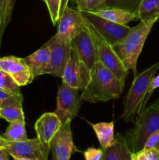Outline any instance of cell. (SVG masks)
Returning <instances> with one entry per match:
<instances>
[{
    "instance_id": "obj_12",
    "label": "cell",
    "mask_w": 159,
    "mask_h": 160,
    "mask_svg": "<svg viewBox=\"0 0 159 160\" xmlns=\"http://www.w3.org/2000/svg\"><path fill=\"white\" fill-rule=\"evenodd\" d=\"M47 44L50 48V61L46 74L62 78L70 57L71 45L59 40L53 36Z\"/></svg>"
},
{
    "instance_id": "obj_29",
    "label": "cell",
    "mask_w": 159,
    "mask_h": 160,
    "mask_svg": "<svg viewBox=\"0 0 159 160\" xmlns=\"http://www.w3.org/2000/svg\"><path fill=\"white\" fill-rule=\"evenodd\" d=\"M132 160H159V151L154 148L140 150L137 152L132 153Z\"/></svg>"
},
{
    "instance_id": "obj_33",
    "label": "cell",
    "mask_w": 159,
    "mask_h": 160,
    "mask_svg": "<svg viewBox=\"0 0 159 160\" xmlns=\"http://www.w3.org/2000/svg\"><path fill=\"white\" fill-rule=\"evenodd\" d=\"M15 2H16V0H9V10H8V23H9V22H10L11 18H12V9H13Z\"/></svg>"
},
{
    "instance_id": "obj_9",
    "label": "cell",
    "mask_w": 159,
    "mask_h": 160,
    "mask_svg": "<svg viewBox=\"0 0 159 160\" xmlns=\"http://www.w3.org/2000/svg\"><path fill=\"white\" fill-rule=\"evenodd\" d=\"M5 149L9 156L34 160H48L49 146L44 145L37 138L18 142H8Z\"/></svg>"
},
{
    "instance_id": "obj_31",
    "label": "cell",
    "mask_w": 159,
    "mask_h": 160,
    "mask_svg": "<svg viewBox=\"0 0 159 160\" xmlns=\"http://www.w3.org/2000/svg\"><path fill=\"white\" fill-rule=\"evenodd\" d=\"M102 155V148H89L84 152L85 160H101Z\"/></svg>"
},
{
    "instance_id": "obj_10",
    "label": "cell",
    "mask_w": 159,
    "mask_h": 160,
    "mask_svg": "<svg viewBox=\"0 0 159 160\" xmlns=\"http://www.w3.org/2000/svg\"><path fill=\"white\" fill-rule=\"evenodd\" d=\"M71 120L62 123L49 143L53 160H70L76 151L71 131Z\"/></svg>"
},
{
    "instance_id": "obj_25",
    "label": "cell",
    "mask_w": 159,
    "mask_h": 160,
    "mask_svg": "<svg viewBox=\"0 0 159 160\" xmlns=\"http://www.w3.org/2000/svg\"><path fill=\"white\" fill-rule=\"evenodd\" d=\"M20 88L8 73L0 70V88L20 97H23Z\"/></svg>"
},
{
    "instance_id": "obj_8",
    "label": "cell",
    "mask_w": 159,
    "mask_h": 160,
    "mask_svg": "<svg viewBox=\"0 0 159 160\" xmlns=\"http://www.w3.org/2000/svg\"><path fill=\"white\" fill-rule=\"evenodd\" d=\"M82 102L78 89L62 83L58 90L57 106L54 112L62 123L68 120L72 121L77 116Z\"/></svg>"
},
{
    "instance_id": "obj_16",
    "label": "cell",
    "mask_w": 159,
    "mask_h": 160,
    "mask_svg": "<svg viewBox=\"0 0 159 160\" xmlns=\"http://www.w3.org/2000/svg\"><path fill=\"white\" fill-rule=\"evenodd\" d=\"M62 83L67 86L78 90H83L82 81L80 72V64L76 53L71 48L70 57L62 77Z\"/></svg>"
},
{
    "instance_id": "obj_30",
    "label": "cell",
    "mask_w": 159,
    "mask_h": 160,
    "mask_svg": "<svg viewBox=\"0 0 159 160\" xmlns=\"http://www.w3.org/2000/svg\"><path fill=\"white\" fill-rule=\"evenodd\" d=\"M143 148H154V149L159 151V130L153 133L152 134L148 137L147 139Z\"/></svg>"
},
{
    "instance_id": "obj_36",
    "label": "cell",
    "mask_w": 159,
    "mask_h": 160,
    "mask_svg": "<svg viewBox=\"0 0 159 160\" xmlns=\"http://www.w3.org/2000/svg\"><path fill=\"white\" fill-rule=\"evenodd\" d=\"M8 143V141H6L4 138L2 137V135L0 134V148H5L6 145Z\"/></svg>"
},
{
    "instance_id": "obj_32",
    "label": "cell",
    "mask_w": 159,
    "mask_h": 160,
    "mask_svg": "<svg viewBox=\"0 0 159 160\" xmlns=\"http://www.w3.org/2000/svg\"><path fill=\"white\" fill-rule=\"evenodd\" d=\"M159 88V75H157V77L153 78L151 80V83L149 84V87H148L147 89V95H146V98H145V102L147 103L148 100H149L150 97L152 95L153 92H154L155 89L158 88Z\"/></svg>"
},
{
    "instance_id": "obj_18",
    "label": "cell",
    "mask_w": 159,
    "mask_h": 160,
    "mask_svg": "<svg viewBox=\"0 0 159 160\" xmlns=\"http://www.w3.org/2000/svg\"><path fill=\"white\" fill-rule=\"evenodd\" d=\"M137 19L147 24L159 21V0H142L137 12Z\"/></svg>"
},
{
    "instance_id": "obj_5",
    "label": "cell",
    "mask_w": 159,
    "mask_h": 160,
    "mask_svg": "<svg viewBox=\"0 0 159 160\" xmlns=\"http://www.w3.org/2000/svg\"><path fill=\"white\" fill-rule=\"evenodd\" d=\"M70 45L79 60L80 72L84 89L90 79V72L94 66L98 61L96 47L84 23L82 30L72 40Z\"/></svg>"
},
{
    "instance_id": "obj_23",
    "label": "cell",
    "mask_w": 159,
    "mask_h": 160,
    "mask_svg": "<svg viewBox=\"0 0 159 160\" xmlns=\"http://www.w3.org/2000/svg\"><path fill=\"white\" fill-rule=\"evenodd\" d=\"M142 0H105L107 8H117L135 13L137 15V9Z\"/></svg>"
},
{
    "instance_id": "obj_34",
    "label": "cell",
    "mask_w": 159,
    "mask_h": 160,
    "mask_svg": "<svg viewBox=\"0 0 159 160\" xmlns=\"http://www.w3.org/2000/svg\"><path fill=\"white\" fill-rule=\"evenodd\" d=\"M0 160H9V154L4 148H0Z\"/></svg>"
},
{
    "instance_id": "obj_6",
    "label": "cell",
    "mask_w": 159,
    "mask_h": 160,
    "mask_svg": "<svg viewBox=\"0 0 159 160\" xmlns=\"http://www.w3.org/2000/svg\"><path fill=\"white\" fill-rule=\"evenodd\" d=\"M84 23L96 47L98 61H100L104 67H107L120 81L125 83V80L129 70L125 68L124 65L115 52L112 45L103 39L101 35L84 20Z\"/></svg>"
},
{
    "instance_id": "obj_37",
    "label": "cell",
    "mask_w": 159,
    "mask_h": 160,
    "mask_svg": "<svg viewBox=\"0 0 159 160\" xmlns=\"http://www.w3.org/2000/svg\"><path fill=\"white\" fill-rule=\"evenodd\" d=\"M12 159L14 160H34V159H26V158H20V157H15L13 156Z\"/></svg>"
},
{
    "instance_id": "obj_20",
    "label": "cell",
    "mask_w": 159,
    "mask_h": 160,
    "mask_svg": "<svg viewBox=\"0 0 159 160\" xmlns=\"http://www.w3.org/2000/svg\"><path fill=\"white\" fill-rule=\"evenodd\" d=\"M94 131L101 148L111 146L115 141L114 134V122H101L90 123Z\"/></svg>"
},
{
    "instance_id": "obj_21",
    "label": "cell",
    "mask_w": 159,
    "mask_h": 160,
    "mask_svg": "<svg viewBox=\"0 0 159 160\" xmlns=\"http://www.w3.org/2000/svg\"><path fill=\"white\" fill-rule=\"evenodd\" d=\"M2 137L8 142H18L25 141L27 138L25 122H13L9 123Z\"/></svg>"
},
{
    "instance_id": "obj_13",
    "label": "cell",
    "mask_w": 159,
    "mask_h": 160,
    "mask_svg": "<svg viewBox=\"0 0 159 160\" xmlns=\"http://www.w3.org/2000/svg\"><path fill=\"white\" fill-rule=\"evenodd\" d=\"M0 70L6 72L20 87L31 84L34 79L24 59L16 56L0 58Z\"/></svg>"
},
{
    "instance_id": "obj_35",
    "label": "cell",
    "mask_w": 159,
    "mask_h": 160,
    "mask_svg": "<svg viewBox=\"0 0 159 160\" xmlns=\"http://www.w3.org/2000/svg\"><path fill=\"white\" fill-rule=\"evenodd\" d=\"M70 0H61V6H60V16L62 12H63L64 9L68 6V2Z\"/></svg>"
},
{
    "instance_id": "obj_14",
    "label": "cell",
    "mask_w": 159,
    "mask_h": 160,
    "mask_svg": "<svg viewBox=\"0 0 159 160\" xmlns=\"http://www.w3.org/2000/svg\"><path fill=\"white\" fill-rule=\"evenodd\" d=\"M62 124L61 120L55 112H45L41 116L34 125L37 138L44 145L49 146L50 142Z\"/></svg>"
},
{
    "instance_id": "obj_15",
    "label": "cell",
    "mask_w": 159,
    "mask_h": 160,
    "mask_svg": "<svg viewBox=\"0 0 159 160\" xmlns=\"http://www.w3.org/2000/svg\"><path fill=\"white\" fill-rule=\"evenodd\" d=\"M34 78L46 74L50 61V48L47 43L35 52L23 58Z\"/></svg>"
},
{
    "instance_id": "obj_28",
    "label": "cell",
    "mask_w": 159,
    "mask_h": 160,
    "mask_svg": "<svg viewBox=\"0 0 159 160\" xmlns=\"http://www.w3.org/2000/svg\"><path fill=\"white\" fill-rule=\"evenodd\" d=\"M9 0H0V46L5 29L8 25V10Z\"/></svg>"
},
{
    "instance_id": "obj_17",
    "label": "cell",
    "mask_w": 159,
    "mask_h": 160,
    "mask_svg": "<svg viewBox=\"0 0 159 160\" xmlns=\"http://www.w3.org/2000/svg\"><path fill=\"white\" fill-rule=\"evenodd\" d=\"M103 155L101 160H123L131 157L132 152L129 151L126 143V137L120 133L115 136V141L111 146L102 148Z\"/></svg>"
},
{
    "instance_id": "obj_11",
    "label": "cell",
    "mask_w": 159,
    "mask_h": 160,
    "mask_svg": "<svg viewBox=\"0 0 159 160\" xmlns=\"http://www.w3.org/2000/svg\"><path fill=\"white\" fill-rule=\"evenodd\" d=\"M58 31L55 37L59 40L71 44L84 26V19L80 11L67 6L59 18Z\"/></svg>"
},
{
    "instance_id": "obj_24",
    "label": "cell",
    "mask_w": 159,
    "mask_h": 160,
    "mask_svg": "<svg viewBox=\"0 0 159 160\" xmlns=\"http://www.w3.org/2000/svg\"><path fill=\"white\" fill-rule=\"evenodd\" d=\"M77 9L89 12H96L101 9L107 8L105 0H74Z\"/></svg>"
},
{
    "instance_id": "obj_2",
    "label": "cell",
    "mask_w": 159,
    "mask_h": 160,
    "mask_svg": "<svg viewBox=\"0 0 159 160\" xmlns=\"http://www.w3.org/2000/svg\"><path fill=\"white\" fill-rule=\"evenodd\" d=\"M159 69V62L154 63L134 78L131 88L124 100L122 117L126 122H134L146 108L147 92L151 80Z\"/></svg>"
},
{
    "instance_id": "obj_22",
    "label": "cell",
    "mask_w": 159,
    "mask_h": 160,
    "mask_svg": "<svg viewBox=\"0 0 159 160\" xmlns=\"http://www.w3.org/2000/svg\"><path fill=\"white\" fill-rule=\"evenodd\" d=\"M0 118H3L9 123L25 122L23 106H10L0 108Z\"/></svg>"
},
{
    "instance_id": "obj_27",
    "label": "cell",
    "mask_w": 159,
    "mask_h": 160,
    "mask_svg": "<svg viewBox=\"0 0 159 160\" xmlns=\"http://www.w3.org/2000/svg\"><path fill=\"white\" fill-rule=\"evenodd\" d=\"M48 8L52 24L55 25L60 18L61 0H44Z\"/></svg>"
},
{
    "instance_id": "obj_7",
    "label": "cell",
    "mask_w": 159,
    "mask_h": 160,
    "mask_svg": "<svg viewBox=\"0 0 159 160\" xmlns=\"http://www.w3.org/2000/svg\"><path fill=\"white\" fill-rule=\"evenodd\" d=\"M83 18L88 23L103 39L114 45L125 38L130 31V27L113 23L93 12L80 11Z\"/></svg>"
},
{
    "instance_id": "obj_26",
    "label": "cell",
    "mask_w": 159,
    "mask_h": 160,
    "mask_svg": "<svg viewBox=\"0 0 159 160\" xmlns=\"http://www.w3.org/2000/svg\"><path fill=\"white\" fill-rule=\"evenodd\" d=\"M23 98L0 88V108L10 106H22Z\"/></svg>"
},
{
    "instance_id": "obj_4",
    "label": "cell",
    "mask_w": 159,
    "mask_h": 160,
    "mask_svg": "<svg viewBox=\"0 0 159 160\" xmlns=\"http://www.w3.org/2000/svg\"><path fill=\"white\" fill-rule=\"evenodd\" d=\"M159 130V102L145 108L143 113L134 122V127L125 134L126 143L132 153L143 149L147 139Z\"/></svg>"
},
{
    "instance_id": "obj_3",
    "label": "cell",
    "mask_w": 159,
    "mask_h": 160,
    "mask_svg": "<svg viewBox=\"0 0 159 160\" xmlns=\"http://www.w3.org/2000/svg\"><path fill=\"white\" fill-rule=\"evenodd\" d=\"M154 24H147L140 21L137 26L131 28L127 35L121 42L112 45L114 50L127 70H132L134 78L137 76V64L145 41Z\"/></svg>"
},
{
    "instance_id": "obj_38",
    "label": "cell",
    "mask_w": 159,
    "mask_h": 160,
    "mask_svg": "<svg viewBox=\"0 0 159 160\" xmlns=\"http://www.w3.org/2000/svg\"><path fill=\"white\" fill-rule=\"evenodd\" d=\"M123 160H132V159H131V157H127V158H125V159H123Z\"/></svg>"
},
{
    "instance_id": "obj_19",
    "label": "cell",
    "mask_w": 159,
    "mask_h": 160,
    "mask_svg": "<svg viewBox=\"0 0 159 160\" xmlns=\"http://www.w3.org/2000/svg\"><path fill=\"white\" fill-rule=\"evenodd\" d=\"M93 13L97 14L109 21L122 25H127L129 22L137 20V17L135 13L117 8H104Z\"/></svg>"
},
{
    "instance_id": "obj_1",
    "label": "cell",
    "mask_w": 159,
    "mask_h": 160,
    "mask_svg": "<svg viewBox=\"0 0 159 160\" xmlns=\"http://www.w3.org/2000/svg\"><path fill=\"white\" fill-rule=\"evenodd\" d=\"M125 83L120 81L100 61L94 66L89 81L80 95L82 101L95 103L119 98Z\"/></svg>"
}]
</instances>
